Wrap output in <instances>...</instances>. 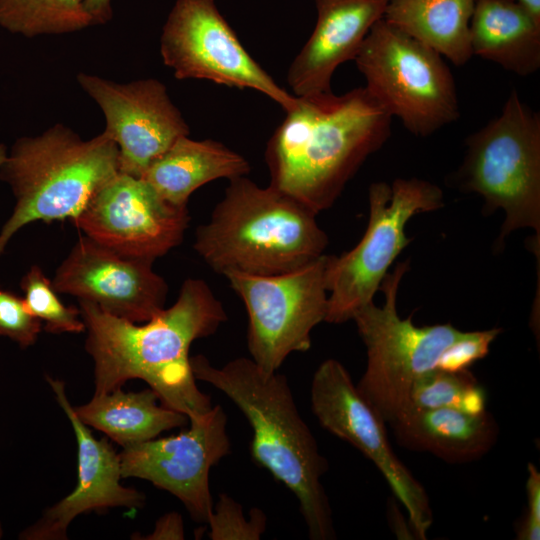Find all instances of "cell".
Returning a JSON list of instances; mask_svg holds the SVG:
<instances>
[{
    "label": "cell",
    "instance_id": "18",
    "mask_svg": "<svg viewBox=\"0 0 540 540\" xmlns=\"http://www.w3.org/2000/svg\"><path fill=\"white\" fill-rule=\"evenodd\" d=\"M389 1L314 0V30L287 72L294 96L332 92L335 70L355 59L372 26L383 18Z\"/></svg>",
    "mask_w": 540,
    "mask_h": 540
},
{
    "label": "cell",
    "instance_id": "34",
    "mask_svg": "<svg viewBox=\"0 0 540 540\" xmlns=\"http://www.w3.org/2000/svg\"><path fill=\"white\" fill-rule=\"evenodd\" d=\"M7 148L6 146L0 142V166L2 165V163L4 162L6 156H7Z\"/></svg>",
    "mask_w": 540,
    "mask_h": 540
},
{
    "label": "cell",
    "instance_id": "32",
    "mask_svg": "<svg viewBox=\"0 0 540 540\" xmlns=\"http://www.w3.org/2000/svg\"><path fill=\"white\" fill-rule=\"evenodd\" d=\"M84 6L93 25L104 24L112 17L111 0H84Z\"/></svg>",
    "mask_w": 540,
    "mask_h": 540
},
{
    "label": "cell",
    "instance_id": "3",
    "mask_svg": "<svg viewBox=\"0 0 540 540\" xmlns=\"http://www.w3.org/2000/svg\"><path fill=\"white\" fill-rule=\"evenodd\" d=\"M190 364L196 380L223 392L245 415L253 431V459L296 496L309 537L334 539L332 511L321 483L328 463L299 414L287 378L245 357L216 367L196 355Z\"/></svg>",
    "mask_w": 540,
    "mask_h": 540
},
{
    "label": "cell",
    "instance_id": "24",
    "mask_svg": "<svg viewBox=\"0 0 540 540\" xmlns=\"http://www.w3.org/2000/svg\"><path fill=\"white\" fill-rule=\"evenodd\" d=\"M90 25L84 0H0V26L14 34H65Z\"/></svg>",
    "mask_w": 540,
    "mask_h": 540
},
{
    "label": "cell",
    "instance_id": "13",
    "mask_svg": "<svg viewBox=\"0 0 540 540\" xmlns=\"http://www.w3.org/2000/svg\"><path fill=\"white\" fill-rule=\"evenodd\" d=\"M181 433L123 448L119 453L122 478H140L168 491L186 507L194 521L207 523L213 502L209 473L230 453L223 408L189 419Z\"/></svg>",
    "mask_w": 540,
    "mask_h": 540
},
{
    "label": "cell",
    "instance_id": "17",
    "mask_svg": "<svg viewBox=\"0 0 540 540\" xmlns=\"http://www.w3.org/2000/svg\"><path fill=\"white\" fill-rule=\"evenodd\" d=\"M46 380L76 437L77 483L70 494L20 533L23 540H65L70 523L81 514L117 507L140 509L146 500L142 492L121 484L119 454L106 438L96 439L78 418L65 393L64 382L51 376H46Z\"/></svg>",
    "mask_w": 540,
    "mask_h": 540
},
{
    "label": "cell",
    "instance_id": "22",
    "mask_svg": "<svg viewBox=\"0 0 540 540\" xmlns=\"http://www.w3.org/2000/svg\"><path fill=\"white\" fill-rule=\"evenodd\" d=\"M151 389L94 394L84 405L73 407L87 426L105 433L123 448L156 438L160 433L183 427L188 422L184 414L158 405Z\"/></svg>",
    "mask_w": 540,
    "mask_h": 540
},
{
    "label": "cell",
    "instance_id": "12",
    "mask_svg": "<svg viewBox=\"0 0 540 540\" xmlns=\"http://www.w3.org/2000/svg\"><path fill=\"white\" fill-rule=\"evenodd\" d=\"M310 401L322 427L350 443L373 462L408 512L414 534L419 539H426L433 522L428 495L394 453L385 421L363 397L339 361L327 359L316 369Z\"/></svg>",
    "mask_w": 540,
    "mask_h": 540
},
{
    "label": "cell",
    "instance_id": "30",
    "mask_svg": "<svg viewBox=\"0 0 540 540\" xmlns=\"http://www.w3.org/2000/svg\"><path fill=\"white\" fill-rule=\"evenodd\" d=\"M527 508L517 529L518 540L540 539V473L533 463L527 465Z\"/></svg>",
    "mask_w": 540,
    "mask_h": 540
},
{
    "label": "cell",
    "instance_id": "31",
    "mask_svg": "<svg viewBox=\"0 0 540 540\" xmlns=\"http://www.w3.org/2000/svg\"><path fill=\"white\" fill-rule=\"evenodd\" d=\"M136 538L146 540L184 539V525L182 517L177 512L167 513L157 520L151 533Z\"/></svg>",
    "mask_w": 540,
    "mask_h": 540
},
{
    "label": "cell",
    "instance_id": "25",
    "mask_svg": "<svg viewBox=\"0 0 540 540\" xmlns=\"http://www.w3.org/2000/svg\"><path fill=\"white\" fill-rule=\"evenodd\" d=\"M439 408L471 413L486 410L485 391L469 369L448 371L435 368L416 380L404 412Z\"/></svg>",
    "mask_w": 540,
    "mask_h": 540
},
{
    "label": "cell",
    "instance_id": "10",
    "mask_svg": "<svg viewBox=\"0 0 540 540\" xmlns=\"http://www.w3.org/2000/svg\"><path fill=\"white\" fill-rule=\"evenodd\" d=\"M329 259L324 253L275 275H224L245 305L248 350L264 370L278 371L291 353L310 349L312 330L327 313Z\"/></svg>",
    "mask_w": 540,
    "mask_h": 540
},
{
    "label": "cell",
    "instance_id": "4",
    "mask_svg": "<svg viewBox=\"0 0 540 540\" xmlns=\"http://www.w3.org/2000/svg\"><path fill=\"white\" fill-rule=\"evenodd\" d=\"M316 215L286 193L241 176L230 180L209 221L197 228L193 248L223 275L289 272L327 248Z\"/></svg>",
    "mask_w": 540,
    "mask_h": 540
},
{
    "label": "cell",
    "instance_id": "27",
    "mask_svg": "<svg viewBox=\"0 0 540 540\" xmlns=\"http://www.w3.org/2000/svg\"><path fill=\"white\" fill-rule=\"evenodd\" d=\"M207 524L212 540H258L266 529V517L254 508L246 519L238 502L220 494Z\"/></svg>",
    "mask_w": 540,
    "mask_h": 540
},
{
    "label": "cell",
    "instance_id": "28",
    "mask_svg": "<svg viewBox=\"0 0 540 540\" xmlns=\"http://www.w3.org/2000/svg\"><path fill=\"white\" fill-rule=\"evenodd\" d=\"M42 322L27 310L23 298L0 285V337H7L22 348L36 343Z\"/></svg>",
    "mask_w": 540,
    "mask_h": 540
},
{
    "label": "cell",
    "instance_id": "35",
    "mask_svg": "<svg viewBox=\"0 0 540 540\" xmlns=\"http://www.w3.org/2000/svg\"><path fill=\"white\" fill-rule=\"evenodd\" d=\"M2 535H3V531H2L1 524H0V538L2 537Z\"/></svg>",
    "mask_w": 540,
    "mask_h": 540
},
{
    "label": "cell",
    "instance_id": "16",
    "mask_svg": "<svg viewBox=\"0 0 540 540\" xmlns=\"http://www.w3.org/2000/svg\"><path fill=\"white\" fill-rule=\"evenodd\" d=\"M154 261L121 255L84 235L57 268V293L75 296L134 323L147 322L165 307L168 285Z\"/></svg>",
    "mask_w": 540,
    "mask_h": 540
},
{
    "label": "cell",
    "instance_id": "9",
    "mask_svg": "<svg viewBox=\"0 0 540 540\" xmlns=\"http://www.w3.org/2000/svg\"><path fill=\"white\" fill-rule=\"evenodd\" d=\"M443 191L419 178L374 182L368 190L369 219L358 244L341 256L330 255L325 321L340 324L373 302L391 265L410 239L405 226L415 215L444 205Z\"/></svg>",
    "mask_w": 540,
    "mask_h": 540
},
{
    "label": "cell",
    "instance_id": "26",
    "mask_svg": "<svg viewBox=\"0 0 540 540\" xmlns=\"http://www.w3.org/2000/svg\"><path fill=\"white\" fill-rule=\"evenodd\" d=\"M24 304L31 315L44 322L49 333H81L85 324L79 308L58 298L52 281L38 265H32L20 281Z\"/></svg>",
    "mask_w": 540,
    "mask_h": 540
},
{
    "label": "cell",
    "instance_id": "15",
    "mask_svg": "<svg viewBox=\"0 0 540 540\" xmlns=\"http://www.w3.org/2000/svg\"><path fill=\"white\" fill-rule=\"evenodd\" d=\"M83 90L104 113V132L119 149V172L142 178L149 166L190 129L156 79L126 84L80 73Z\"/></svg>",
    "mask_w": 540,
    "mask_h": 540
},
{
    "label": "cell",
    "instance_id": "6",
    "mask_svg": "<svg viewBox=\"0 0 540 540\" xmlns=\"http://www.w3.org/2000/svg\"><path fill=\"white\" fill-rule=\"evenodd\" d=\"M453 182L482 196L488 212L504 211L498 241L518 229L540 233V114L512 89L501 113L465 141Z\"/></svg>",
    "mask_w": 540,
    "mask_h": 540
},
{
    "label": "cell",
    "instance_id": "33",
    "mask_svg": "<svg viewBox=\"0 0 540 540\" xmlns=\"http://www.w3.org/2000/svg\"><path fill=\"white\" fill-rule=\"evenodd\" d=\"M515 1L536 24L540 25V0Z\"/></svg>",
    "mask_w": 540,
    "mask_h": 540
},
{
    "label": "cell",
    "instance_id": "20",
    "mask_svg": "<svg viewBox=\"0 0 540 540\" xmlns=\"http://www.w3.org/2000/svg\"><path fill=\"white\" fill-rule=\"evenodd\" d=\"M188 136L177 139L142 177L167 202L187 207L190 195L201 186L221 178L230 181L250 172L247 159L223 143Z\"/></svg>",
    "mask_w": 540,
    "mask_h": 540
},
{
    "label": "cell",
    "instance_id": "8",
    "mask_svg": "<svg viewBox=\"0 0 540 540\" xmlns=\"http://www.w3.org/2000/svg\"><path fill=\"white\" fill-rule=\"evenodd\" d=\"M408 269L409 261L398 263L380 285L384 304L373 301L352 318L367 353L366 370L356 386L388 424L406 409L416 380L437 368L443 353L464 332L448 323L419 327L410 317H399L397 294Z\"/></svg>",
    "mask_w": 540,
    "mask_h": 540
},
{
    "label": "cell",
    "instance_id": "23",
    "mask_svg": "<svg viewBox=\"0 0 540 540\" xmlns=\"http://www.w3.org/2000/svg\"><path fill=\"white\" fill-rule=\"evenodd\" d=\"M476 0H390L383 19L456 66L473 56L470 21Z\"/></svg>",
    "mask_w": 540,
    "mask_h": 540
},
{
    "label": "cell",
    "instance_id": "14",
    "mask_svg": "<svg viewBox=\"0 0 540 540\" xmlns=\"http://www.w3.org/2000/svg\"><path fill=\"white\" fill-rule=\"evenodd\" d=\"M189 220L187 207L167 202L143 178L119 172L73 223L121 255L154 261L182 242Z\"/></svg>",
    "mask_w": 540,
    "mask_h": 540
},
{
    "label": "cell",
    "instance_id": "5",
    "mask_svg": "<svg viewBox=\"0 0 540 540\" xmlns=\"http://www.w3.org/2000/svg\"><path fill=\"white\" fill-rule=\"evenodd\" d=\"M119 173V149L103 131L83 140L63 124L15 141L0 166V179L15 206L0 230V256L12 237L35 222L71 219Z\"/></svg>",
    "mask_w": 540,
    "mask_h": 540
},
{
    "label": "cell",
    "instance_id": "19",
    "mask_svg": "<svg viewBox=\"0 0 540 540\" xmlns=\"http://www.w3.org/2000/svg\"><path fill=\"white\" fill-rule=\"evenodd\" d=\"M389 424L401 446L430 453L452 464L480 459L496 444L499 435L498 424L487 410H413Z\"/></svg>",
    "mask_w": 540,
    "mask_h": 540
},
{
    "label": "cell",
    "instance_id": "2",
    "mask_svg": "<svg viewBox=\"0 0 540 540\" xmlns=\"http://www.w3.org/2000/svg\"><path fill=\"white\" fill-rule=\"evenodd\" d=\"M391 121L365 87L297 97L266 146L269 185L315 214L330 208L386 143Z\"/></svg>",
    "mask_w": 540,
    "mask_h": 540
},
{
    "label": "cell",
    "instance_id": "29",
    "mask_svg": "<svg viewBox=\"0 0 540 540\" xmlns=\"http://www.w3.org/2000/svg\"><path fill=\"white\" fill-rule=\"evenodd\" d=\"M502 332L501 328L463 334L443 353L437 368L448 371L468 369L474 362L484 358L490 345Z\"/></svg>",
    "mask_w": 540,
    "mask_h": 540
},
{
    "label": "cell",
    "instance_id": "1",
    "mask_svg": "<svg viewBox=\"0 0 540 540\" xmlns=\"http://www.w3.org/2000/svg\"><path fill=\"white\" fill-rule=\"evenodd\" d=\"M79 309L87 332L85 349L94 361V394L141 379L162 405L188 419L211 410L210 397L196 384L189 351L195 340L214 334L227 315L204 280L186 279L176 302L142 325L91 302L79 301Z\"/></svg>",
    "mask_w": 540,
    "mask_h": 540
},
{
    "label": "cell",
    "instance_id": "21",
    "mask_svg": "<svg viewBox=\"0 0 540 540\" xmlns=\"http://www.w3.org/2000/svg\"><path fill=\"white\" fill-rule=\"evenodd\" d=\"M470 43L473 55L519 76L540 68V25L515 0H476Z\"/></svg>",
    "mask_w": 540,
    "mask_h": 540
},
{
    "label": "cell",
    "instance_id": "7",
    "mask_svg": "<svg viewBox=\"0 0 540 540\" xmlns=\"http://www.w3.org/2000/svg\"><path fill=\"white\" fill-rule=\"evenodd\" d=\"M354 61L365 89L411 134L430 136L460 117L456 83L442 56L383 18Z\"/></svg>",
    "mask_w": 540,
    "mask_h": 540
},
{
    "label": "cell",
    "instance_id": "11",
    "mask_svg": "<svg viewBox=\"0 0 540 540\" xmlns=\"http://www.w3.org/2000/svg\"><path fill=\"white\" fill-rule=\"evenodd\" d=\"M160 53L177 79L255 90L285 112L296 105L297 97L283 89L243 47L216 0H176L163 26Z\"/></svg>",
    "mask_w": 540,
    "mask_h": 540
}]
</instances>
